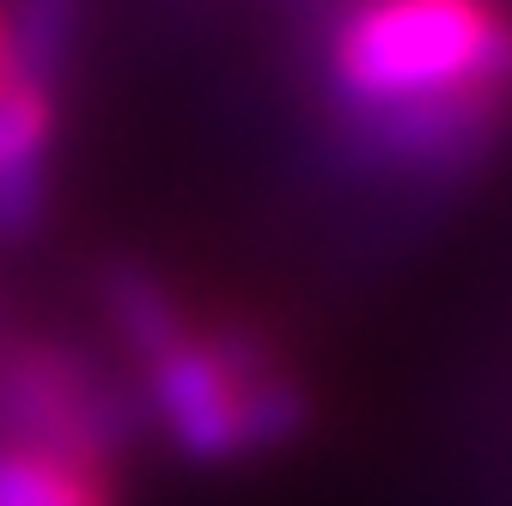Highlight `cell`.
I'll return each instance as SVG.
<instances>
[{
	"instance_id": "cell-3",
	"label": "cell",
	"mask_w": 512,
	"mask_h": 506,
	"mask_svg": "<svg viewBox=\"0 0 512 506\" xmlns=\"http://www.w3.org/2000/svg\"><path fill=\"white\" fill-rule=\"evenodd\" d=\"M49 153V86L7 74L0 80V226H31L43 202Z\"/></svg>"
},
{
	"instance_id": "cell-5",
	"label": "cell",
	"mask_w": 512,
	"mask_h": 506,
	"mask_svg": "<svg viewBox=\"0 0 512 506\" xmlns=\"http://www.w3.org/2000/svg\"><path fill=\"white\" fill-rule=\"evenodd\" d=\"M110 318H116V330H122L128 342H135L141 360H147L153 348H165V342L183 330L171 293H165L159 281H147V275H122V281L110 287Z\"/></svg>"
},
{
	"instance_id": "cell-2",
	"label": "cell",
	"mask_w": 512,
	"mask_h": 506,
	"mask_svg": "<svg viewBox=\"0 0 512 506\" xmlns=\"http://www.w3.org/2000/svg\"><path fill=\"white\" fill-rule=\"evenodd\" d=\"M147 378L165 433L202 464L281 446L305 415L299 391L281 372H269L226 336H189V324L147 354Z\"/></svg>"
},
{
	"instance_id": "cell-6",
	"label": "cell",
	"mask_w": 512,
	"mask_h": 506,
	"mask_svg": "<svg viewBox=\"0 0 512 506\" xmlns=\"http://www.w3.org/2000/svg\"><path fill=\"white\" fill-rule=\"evenodd\" d=\"M13 74V37H7V13H0V80Z\"/></svg>"
},
{
	"instance_id": "cell-4",
	"label": "cell",
	"mask_w": 512,
	"mask_h": 506,
	"mask_svg": "<svg viewBox=\"0 0 512 506\" xmlns=\"http://www.w3.org/2000/svg\"><path fill=\"white\" fill-rule=\"evenodd\" d=\"M0 506H110V488L92 470V458L7 446L0 452Z\"/></svg>"
},
{
	"instance_id": "cell-1",
	"label": "cell",
	"mask_w": 512,
	"mask_h": 506,
	"mask_svg": "<svg viewBox=\"0 0 512 506\" xmlns=\"http://www.w3.org/2000/svg\"><path fill=\"white\" fill-rule=\"evenodd\" d=\"M330 80L391 159L445 165L512 92V19L494 0H360L336 31Z\"/></svg>"
}]
</instances>
